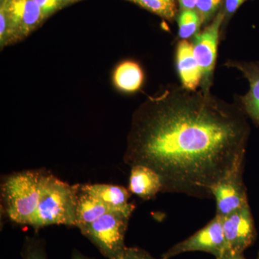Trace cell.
<instances>
[{
  "label": "cell",
  "instance_id": "d4e9b609",
  "mask_svg": "<svg viewBox=\"0 0 259 259\" xmlns=\"http://www.w3.org/2000/svg\"><path fill=\"white\" fill-rule=\"evenodd\" d=\"M71 259H93L90 258V257L86 256V255L82 254L81 252L78 250H74L71 254Z\"/></svg>",
  "mask_w": 259,
  "mask_h": 259
},
{
  "label": "cell",
  "instance_id": "9c48e42d",
  "mask_svg": "<svg viewBox=\"0 0 259 259\" xmlns=\"http://www.w3.org/2000/svg\"><path fill=\"white\" fill-rule=\"evenodd\" d=\"M223 232L228 250L243 253L254 241V222L249 204L222 218Z\"/></svg>",
  "mask_w": 259,
  "mask_h": 259
},
{
  "label": "cell",
  "instance_id": "e0dca14e",
  "mask_svg": "<svg viewBox=\"0 0 259 259\" xmlns=\"http://www.w3.org/2000/svg\"><path fill=\"white\" fill-rule=\"evenodd\" d=\"M135 3L159 15L162 18L171 20L175 16V2L171 0H132Z\"/></svg>",
  "mask_w": 259,
  "mask_h": 259
},
{
  "label": "cell",
  "instance_id": "7c38bea8",
  "mask_svg": "<svg viewBox=\"0 0 259 259\" xmlns=\"http://www.w3.org/2000/svg\"><path fill=\"white\" fill-rule=\"evenodd\" d=\"M81 190L101 201L111 210L133 213L136 206L130 203V191L122 186L109 184H84Z\"/></svg>",
  "mask_w": 259,
  "mask_h": 259
},
{
  "label": "cell",
  "instance_id": "44dd1931",
  "mask_svg": "<svg viewBox=\"0 0 259 259\" xmlns=\"http://www.w3.org/2000/svg\"><path fill=\"white\" fill-rule=\"evenodd\" d=\"M35 3L40 7L45 18L54 14L56 11L60 9L64 5L63 0H35Z\"/></svg>",
  "mask_w": 259,
  "mask_h": 259
},
{
  "label": "cell",
  "instance_id": "9a60e30c",
  "mask_svg": "<svg viewBox=\"0 0 259 259\" xmlns=\"http://www.w3.org/2000/svg\"><path fill=\"white\" fill-rule=\"evenodd\" d=\"M109 211L111 209L101 201L81 190L80 185L76 207V228L90 224Z\"/></svg>",
  "mask_w": 259,
  "mask_h": 259
},
{
  "label": "cell",
  "instance_id": "8fae6325",
  "mask_svg": "<svg viewBox=\"0 0 259 259\" xmlns=\"http://www.w3.org/2000/svg\"><path fill=\"white\" fill-rule=\"evenodd\" d=\"M177 69L182 86L195 91L201 87L202 73L194 54L192 44L187 40H181L177 44Z\"/></svg>",
  "mask_w": 259,
  "mask_h": 259
},
{
  "label": "cell",
  "instance_id": "ffe728a7",
  "mask_svg": "<svg viewBox=\"0 0 259 259\" xmlns=\"http://www.w3.org/2000/svg\"><path fill=\"white\" fill-rule=\"evenodd\" d=\"M114 259H165L156 258L148 252L136 247H125L123 251Z\"/></svg>",
  "mask_w": 259,
  "mask_h": 259
},
{
  "label": "cell",
  "instance_id": "f1b7e54d",
  "mask_svg": "<svg viewBox=\"0 0 259 259\" xmlns=\"http://www.w3.org/2000/svg\"><path fill=\"white\" fill-rule=\"evenodd\" d=\"M171 1H175V0H171Z\"/></svg>",
  "mask_w": 259,
  "mask_h": 259
},
{
  "label": "cell",
  "instance_id": "83f0119b",
  "mask_svg": "<svg viewBox=\"0 0 259 259\" xmlns=\"http://www.w3.org/2000/svg\"><path fill=\"white\" fill-rule=\"evenodd\" d=\"M3 1H5V0H1V2H3Z\"/></svg>",
  "mask_w": 259,
  "mask_h": 259
},
{
  "label": "cell",
  "instance_id": "5b68a950",
  "mask_svg": "<svg viewBox=\"0 0 259 259\" xmlns=\"http://www.w3.org/2000/svg\"><path fill=\"white\" fill-rule=\"evenodd\" d=\"M228 250L222 218L215 215L202 229L185 241L173 245L162 255V258L170 259L186 252L203 251L210 253L217 259Z\"/></svg>",
  "mask_w": 259,
  "mask_h": 259
},
{
  "label": "cell",
  "instance_id": "7a4b0ae2",
  "mask_svg": "<svg viewBox=\"0 0 259 259\" xmlns=\"http://www.w3.org/2000/svg\"><path fill=\"white\" fill-rule=\"evenodd\" d=\"M47 171L25 170L8 175L1 184L2 209L11 222L30 226Z\"/></svg>",
  "mask_w": 259,
  "mask_h": 259
},
{
  "label": "cell",
  "instance_id": "ba28073f",
  "mask_svg": "<svg viewBox=\"0 0 259 259\" xmlns=\"http://www.w3.org/2000/svg\"><path fill=\"white\" fill-rule=\"evenodd\" d=\"M243 167L236 168L213 187L216 201V215L221 218L248 204L246 189L243 182Z\"/></svg>",
  "mask_w": 259,
  "mask_h": 259
},
{
  "label": "cell",
  "instance_id": "d6986e66",
  "mask_svg": "<svg viewBox=\"0 0 259 259\" xmlns=\"http://www.w3.org/2000/svg\"><path fill=\"white\" fill-rule=\"evenodd\" d=\"M223 0H198L195 7L196 12L200 18L202 24L207 23L215 15L222 5Z\"/></svg>",
  "mask_w": 259,
  "mask_h": 259
},
{
  "label": "cell",
  "instance_id": "5bb4252c",
  "mask_svg": "<svg viewBox=\"0 0 259 259\" xmlns=\"http://www.w3.org/2000/svg\"><path fill=\"white\" fill-rule=\"evenodd\" d=\"M144 82V70L135 61H122L117 65L112 73V83L122 93H136L142 88Z\"/></svg>",
  "mask_w": 259,
  "mask_h": 259
},
{
  "label": "cell",
  "instance_id": "4fadbf2b",
  "mask_svg": "<svg viewBox=\"0 0 259 259\" xmlns=\"http://www.w3.org/2000/svg\"><path fill=\"white\" fill-rule=\"evenodd\" d=\"M128 190L145 200L153 199L162 192L161 177L149 167L143 165L131 166Z\"/></svg>",
  "mask_w": 259,
  "mask_h": 259
},
{
  "label": "cell",
  "instance_id": "603a6c76",
  "mask_svg": "<svg viewBox=\"0 0 259 259\" xmlns=\"http://www.w3.org/2000/svg\"><path fill=\"white\" fill-rule=\"evenodd\" d=\"M181 10H190L195 9L198 0H178Z\"/></svg>",
  "mask_w": 259,
  "mask_h": 259
},
{
  "label": "cell",
  "instance_id": "52a82bcc",
  "mask_svg": "<svg viewBox=\"0 0 259 259\" xmlns=\"http://www.w3.org/2000/svg\"><path fill=\"white\" fill-rule=\"evenodd\" d=\"M1 5L9 22L10 44L28 36L45 20L35 0H5Z\"/></svg>",
  "mask_w": 259,
  "mask_h": 259
},
{
  "label": "cell",
  "instance_id": "cb8c5ba5",
  "mask_svg": "<svg viewBox=\"0 0 259 259\" xmlns=\"http://www.w3.org/2000/svg\"><path fill=\"white\" fill-rule=\"evenodd\" d=\"M217 259H246L243 255V253H236L228 250L223 253L220 258Z\"/></svg>",
  "mask_w": 259,
  "mask_h": 259
},
{
  "label": "cell",
  "instance_id": "484cf974",
  "mask_svg": "<svg viewBox=\"0 0 259 259\" xmlns=\"http://www.w3.org/2000/svg\"><path fill=\"white\" fill-rule=\"evenodd\" d=\"M79 1V0H63L64 2V5L69 4V3H74V2Z\"/></svg>",
  "mask_w": 259,
  "mask_h": 259
},
{
  "label": "cell",
  "instance_id": "8992f818",
  "mask_svg": "<svg viewBox=\"0 0 259 259\" xmlns=\"http://www.w3.org/2000/svg\"><path fill=\"white\" fill-rule=\"evenodd\" d=\"M224 20L223 11L220 12L210 25L193 37L192 44L194 56L202 73V90H210L212 86L217 60L218 41Z\"/></svg>",
  "mask_w": 259,
  "mask_h": 259
},
{
  "label": "cell",
  "instance_id": "ac0fdd59",
  "mask_svg": "<svg viewBox=\"0 0 259 259\" xmlns=\"http://www.w3.org/2000/svg\"><path fill=\"white\" fill-rule=\"evenodd\" d=\"M23 259H48L45 244L36 237H26L21 252Z\"/></svg>",
  "mask_w": 259,
  "mask_h": 259
},
{
  "label": "cell",
  "instance_id": "3957f363",
  "mask_svg": "<svg viewBox=\"0 0 259 259\" xmlns=\"http://www.w3.org/2000/svg\"><path fill=\"white\" fill-rule=\"evenodd\" d=\"M79 189V184L69 185L47 171L30 226L35 230L54 225L76 227Z\"/></svg>",
  "mask_w": 259,
  "mask_h": 259
},
{
  "label": "cell",
  "instance_id": "277c9868",
  "mask_svg": "<svg viewBox=\"0 0 259 259\" xmlns=\"http://www.w3.org/2000/svg\"><path fill=\"white\" fill-rule=\"evenodd\" d=\"M132 213L111 210L79 228L104 256L114 259L125 249V238Z\"/></svg>",
  "mask_w": 259,
  "mask_h": 259
},
{
  "label": "cell",
  "instance_id": "7402d4cb",
  "mask_svg": "<svg viewBox=\"0 0 259 259\" xmlns=\"http://www.w3.org/2000/svg\"><path fill=\"white\" fill-rule=\"evenodd\" d=\"M245 1L246 0H225L224 10L223 11L225 19L234 14Z\"/></svg>",
  "mask_w": 259,
  "mask_h": 259
},
{
  "label": "cell",
  "instance_id": "6da1fadb",
  "mask_svg": "<svg viewBox=\"0 0 259 259\" xmlns=\"http://www.w3.org/2000/svg\"><path fill=\"white\" fill-rule=\"evenodd\" d=\"M249 132L240 105L210 90L171 86L135 112L124 161L156 171L163 192L209 198L220 181L243 166Z\"/></svg>",
  "mask_w": 259,
  "mask_h": 259
},
{
  "label": "cell",
  "instance_id": "30bf717a",
  "mask_svg": "<svg viewBox=\"0 0 259 259\" xmlns=\"http://www.w3.org/2000/svg\"><path fill=\"white\" fill-rule=\"evenodd\" d=\"M225 66L238 70L248 80L249 90L239 97V105L245 115L259 125V61L228 60Z\"/></svg>",
  "mask_w": 259,
  "mask_h": 259
},
{
  "label": "cell",
  "instance_id": "2e32d148",
  "mask_svg": "<svg viewBox=\"0 0 259 259\" xmlns=\"http://www.w3.org/2000/svg\"><path fill=\"white\" fill-rule=\"evenodd\" d=\"M200 18L195 10H182L178 17L179 37L187 40L198 33L200 28Z\"/></svg>",
  "mask_w": 259,
  "mask_h": 259
},
{
  "label": "cell",
  "instance_id": "4316f807",
  "mask_svg": "<svg viewBox=\"0 0 259 259\" xmlns=\"http://www.w3.org/2000/svg\"><path fill=\"white\" fill-rule=\"evenodd\" d=\"M256 259H259V253H258V257H257Z\"/></svg>",
  "mask_w": 259,
  "mask_h": 259
}]
</instances>
